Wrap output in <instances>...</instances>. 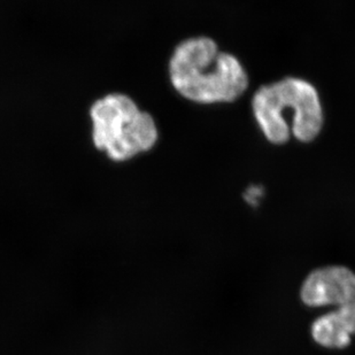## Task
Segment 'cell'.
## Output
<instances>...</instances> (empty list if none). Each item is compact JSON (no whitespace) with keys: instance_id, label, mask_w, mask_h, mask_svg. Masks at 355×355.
<instances>
[{"instance_id":"5b68a950","label":"cell","mask_w":355,"mask_h":355,"mask_svg":"<svg viewBox=\"0 0 355 355\" xmlns=\"http://www.w3.org/2000/svg\"><path fill=\"white\" fill-rule=\"evenodd\" d=\"M312 337L325 349H345L352 340V334L335 312L324 314L313 323Z\"/></svg>"},{"instance_id":"8992f818","label":"cell","mask_w":355,"mask_h":355,"mask_svg":"<svg viewBox=\"0 0 355 355\" xmlns=\"http://www.w3.org/2000/svg\"><path fill=\"white\" fill-rule=\"evenodd\" d=\"M262 196V189L259 188V187H252V188L248 189V191H246V195H245V199L248 202L252 205H257V201H258V198L261 197Z\"/></svg>"},{"instance_id":"7a4b0ae2","label":"cell","mask_w":355,"mask_h":355,"mask_svg":"<svg viewBox=\"0 0 355 355\" xmlns=\"http://www.w3.org/2000/svg\"><path fill=\"white\" fill-rule=\"evenodd\" d=\"M87 116L92 148L112 164L131 162L158 144L155 116L125 92L111 91L94 99Z\"/></svg>"},{"instance_id":"277c9868","label":"cell","mask_w":355,"mask_h":355,"mask_svg":"<svg viewBox=\"0 0 355 355\" xmlns=\"http://www.w3.org/2000/svg\"><path fill=\"white\" fill-rule=\"evenodd\" d=\"M300 298L309 307L337 306L334 311L355 335V272L343 266H327L311 272L302 285Z\"/></svg>"},{"instance_id":"3957f363","label":"cell","mask_w":355,"mask_h":355,"mask_svg":"<svg viewBox=\"0 0 355 355\" xmlns=\"http://www.w3.org/2000/svg\"><path fill=\"white\" fill-rule=\"evenodd\" d=\"M253 111L262 132L272 144L290 139L288 113L293 119L292 134L298 141H314L323 124V113L318 91L299 78H285L260 89L253 98Z\"/></svg>"},{"instance_id":"6da1fadb","label":"cell","mask_w":355,"mask_h":355,"mask_svg":"<svg viewBox=\"0 0 355 355\" xmlns=\"http://www.w3.org/2000/svg\"><path fill=\"white\" fill-rule=\"evenodd\" d=\"M171 85L182 97L200 104L229 103L248 89L239 61L220 52L214 40L192 38L175 47L168 64Z\"/></svg>"}]
</instances>
